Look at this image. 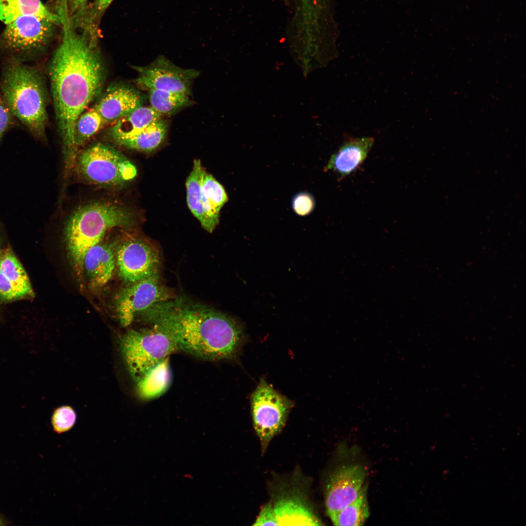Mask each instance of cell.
Segmentation results:
<instances>
[{
	"label": "cell",
	"mask_w": 526,
	"mask_h": 526,
	"mask_svg": "<svg viewBox=\"0 0 526 526\" xmlns=\"http://www.w3.org/2000/svg\"><path fill=\"white\" fill-rule=\"evenodd\" d=\"M62 34L49 72L55 110L62 140L66 168L75 162L76 120L100 93L104 68L97 49L98 36L75 27L65 9L59 11Z\"/></svg>",
	"instance_id": "cell-1"
},
{
	"label": "cell",
	"mask_w": 526,
	"mask_h": 526,
	"mask_svg": "<svg viewBox=\"0 0 526 526\" xmlns=\"http://www.w3.org/2000/svg\"><path fill=\"white\" fill-rule=\"evenodd\" d=\"M168 333L179 350L205 360L234 358L244 341L241 323L205 305L176 297L140 313Z\"/></svg>",
	"instance_id": "cell-2"
},
{
	"label": "cell",
	"mask_w": 526,
	"mask_h": 526,
	"mask_svg": "<svg viewBox=\"0 0 526 526\" xmlns=\"http://www.w3.org/2000/svg\"><path fill=\"white\" fill-rule=\"evenodd\" d=\"M134 222L131 211L116 204L98 202L83 206L73 212L65 229L69 256L80 276L87 251L98 244L105 232L114 227H130Z\"/></svg>",
	"instance_id": "cell-3"
},
{
	"label": "cell",
	"mask_w": 526,
	"mask_h": 526,
	"mask_svg": "<svg viewBox=\"0 0 526 526\" xmlns=\"http://www.w3.org/2000/svg\"><path fill=\"white\" fill-rule=\"evenodd\" d=\"M1 90L11 113L32 132L43 136L47 121L46 95L39 73L30 66L13 62L4 71Z\"/></svg>",
	"instance_id": "cell-4"
},
{
	"label": "cell",
	"mask_w": 526,
	"mask_h": 526,
	"mask_svg": "<svg viewBox=\"0 0 526 526\" xmlns=\"http://www.w3.org/2000/svg\"><path fill=\"white\" fill-rule=\"evenodd\" d=\"M131 330L120 338V346L129 373L136 382L153 367L179 351L171 337L157 325Z\"/></svg>",
	"instance_id": "cell-5"
},
{
	"label": "cell",
	"mask_w": 526,
	"mask_h": 526,
	"mask_svg": "<svg viewBox=\"0 0 526 526\" xmlns=\"http://www.w3.org/2000/svg\"><path fill=\"white\" fill-rule=\"evenodd\" d=\"M77 171L85 180L102 186H120L137 174L135 166L120 151L102 143L83 151L76 161Z\"/></svg>",
	"instance_id": "cell-6"
},
{
	"label": "cell",
	"mask_w": 526,
	"mask_h": 526,
	"mask_svg": "<svg viewBox=\"0 0 526 526\" xmlns=\"http://www.w3.org/2000/svg\"><path fill=\"white\" fill-rule=\"evenodd\" d=\"M253 426L264 452L282 429L294 403L261 378L250 396Z\"/></svg>",
	"instance_id": "cell-7"
},
{
	"label": "cell",
	"mask_w": 526,
	"mask_h": 526,
	"mask_svg": "<svg viewBox=\"0 0 526 526\" xmlns=\"http://www.w3.org/2000/svg\"><path fill=\"white\" fill-rule=\"evenodd\" d=\"M56 25L35 15L20 16L6 24L0 35V46L17 55H36L44 51L51 42Z\"/></svg>",
	"instance_id": "cell-8"
},
{
	"label": "cell",
	"mask_w": 526,
	"mask_h": 526,
	"mask_svg": "<svg viewBox=\"0 0 526 526\" xmlns=\"http://www.w3.org/2000/svg\"><path fill=\"white\" fill-rule=\"evenodd\" d=\"M175 298L163 283L159 273L131 283L115 298V308L121 324H131L136 315L153 304Z\"/></svg>",
	"instance_id": "cell-9"
},
{
	"label": "cell",
	"mask_w": 526,
	"mask_h": 526,
	"mask_svg": "<svg viewBox=\"0 0 526 526\" xmlns=\"http://www.w3.org/2000/svg\"><path fill=\"white\" fill-rule=\"evenodd\" d=\"M115 254L119 275L133 283L159 273V250L151 243L139 237H130L120 243Z\"/></svg>",
	"instance_id": "cell-10"
},
{
	"label": "cell",
	"mask_w": 526,
	"mask_h": 526,
	"mask_svg": "<svg viewBox=\"0 0 526 526\" xmlns=\"http://www.w3.org/2000/svg\"><path fill=\"white\" fill-rule=\"evenodd\" d=\"M138 75L136 83L141 88L189 94L191 83L198 71L180 68L163 56L144 67H136Z\"/></svg>",
	"instance_id": "cell-11"
},
{
	"label": "cell",
	"mask_w": 526,
	"mask_h": 526,
	"mask_svg": "<svg viewBox=\"0 0 526 526\" xmlns=\"http://www.w3.org/2000/svg\"><path fill=\"white\" fill-rule=\"evenodd\" d=\"M367 474L359 465L337 468L330 475L325 491V505L329 517L353 502L359 495Z\"/></svg>",
	"instance_id": "cell-12"
},
{
	"label": "cell",
	"mask_w": 526,
	"mask_h": 526,
	"mask_svg": "<svg viewBox=\"0 0 526 526\" xmlns=\"http://www.w3.org/2000/svg\"><path fill=\"white\" fill-rule=\"evenodd\" d=\"M34 296L26 272L12 251L6 249L0 256V299L11 301Z\"/></svg>",
	"instance_id": "cell-13"
},
{
	"label": "cell",
	"mask_w": 526,
	"mask_h": 526,
	"mask_svg": "<svg viewBox=\"0 0 526 526\" xmlns=\"http://www.w3.org/2000/svg\"><path fill=\"white\" fill-rule=\"evenodd\" d=\"M139 92L127 86L110 87L94 107L105 123L116 122L142 106Z\"/></svg>",
	"instance_id": "cell-14"
},
{
	"label": "cell",
	"mask_w": 526,
	"mask_h": 526,
	"mask_svg": "<svg viewBox=\"0 0 526 526\" xmlns=\"http://www.w3.org/2000/svg\"><path fill=\"white\" fill-rule=\"evenodd\" d=\"M374 142L372 137L351 138L345 142L329 159L325 169L343 178L354 172L363 163Z\"/></svg>",
	"instance_id": "cell-15"
},
{
	"label": "cell",
	"mask_w": 526,
	"mask_h": 526,
	"mask_svg": "<svg viewBox=\"0 0 526 526\" xmlns=\"http://www.w3.org/2000/svg\"><path fill=\"white\" fill-rule=\"evenodd\" d=\"M115 254L113 246L97 244L90 248L83 260V269L90 286L98 289L110 280L115 268Z\"/></svg>",
	"instance_id": "cell-16"
},
{
	"label": "cell",
	"mask_w": 526,
	"mask_h": 526,
	"mask_svg": "<svg viewBox=\"0 0 526 526\" xmlns=\"http://www.w3.org/2000/svg\"><path fill=\"white\" fill-rule=\"evenodd\" d=\"M278 526H319L321 522L300 497H280L273 504Z\"/></svg>",
	"instance_id": "cell-17"
},
{
	"label": "cell",
	"mask_w": 526,
	"mask_h": 526,
	"mask_svg": "<svg viewBox=\"0 0 526 526\" xmlns=\"http://www.w3.org/2000/svg\"><path fill=\"white\" fill-rule=\"evenodd\" d=\"M35 15L60 24V18L44 5L40 0H0V21L7 24L18 18Z\"/></svg>",
	"instance_id": "cell-18"
},
{
	"label": "cell",
	"mask_w": 526,
	"mask_h": 526,
	"mask_svg": "<svg viewBox=\"0 0 526 526\" xmlns=\"http://www.w3.org/2000/svg\"><path fill=\"white\" fill-rule=\"evenodd\" d=\"M161 116L151 107L142 105L116 121L111 129L110 135L114 141L129 136L159 121Z\"/></svg>",
	"instance_id": "cell-19"
},
{
	"label": "cell",
	"mask_w": 526,
	"mask_h": 526,
	"mask_svg": "<svg viewBox=\"0 0 526 526\" xmlns=\"http://www.w3.org/2000/svg\"><path fill=\"white\" fill-rule=\"evenodd\" d=\"M169 357L153 367L137 382V392L143 399L157 397L163 394L171 382Z\"/></svg>",
	"instance_id": "cell-20"
},
{
	"label": "cell",
	"mask_w": 526,
	"mask_h": 526,
	"mask_svg": "<svg viewBox=\"0 0 526 526\" xmlns=\"http://www.w3.org/2000/svg\"><path fill=\"white\" fill-rule=\"evenodd\" d=\"M201 197L204 211L213 231L219 223V212L228 197L223 187L206 171L201 184Z\"/></svg>",
	"instance_id": "cell-21"
},
{
	"label": "cell",
	"mask_w": 526,
	"mask_h": 526,
	"mask_svg": "<svg viewBox=\"0 0 526 526\" xmlns=\"http://www.w3.org/2000/svg\"><path fill=\"white\" fill-rule=\"evenodd\" d=\"M205 172L200 160H195L192 169L186 183L187 201L192 214L198 219L205 230L211 233L212 231L202 202L201 184Z\"/></svg>",
	"instance_id": "cell-22"
},
{
	"label": "cell",
	"mask_w": 526,
	"mask_h": 526,
	"mask_svg": "<svg viewBox=\"0 0 526 526\" xmlns=\"http://www.w3.org/2000/svg\"><path fill=\"white\" fill-rule=\"evenodd\" d=\"M167 129V122L161 119L139 132L115 141L128 148L150 152L155 150L163 142Z\"/></svg>",
	"instance_id": "cell-23"
},
{
	"label": "cell",
	"mask_w": 526,
	"mask_h": 526,
	"mask_svg": "<svg viewBox=\"0 0 526 526\" xmlns=\"http://www.w3.org/2000/svg\"><path fill=\"white\" fill-rule=\"evenodd\" d=\"M366 493L367 487L365 485L353 502L329 517L333 524L342 526L363 525L370 514Z\"/></svg>",
	"instance_id": "cell-24"
},
{
	"label": "cell",
	"mask_w": 526,
	"mask_h": 526,
	"mask_svg": "<svg viewBox=\"0 0 526 526\" xmlns=\"http://www.w3.org/2000/svg\"><path fill=\"white\" fill-rule=\"evenodd\" d=\"M149 97L151 107L161 115H172L190 102L188 94L157 90H150Z\"/></svg>",
	"instance_id": "cell-25"
},
{
	"label": "cell",
	"mask_w": 526,
	"mask_h": 526,
	"mask_svg": "<svg viewBox=\"0 0 526 526\" xmlns=\"http://www.w3.org/2000/svg\"><path fill=\"white\" fill-rule=\"evenodd\" d=\"M105 123L94 107L82 113L75 123V140L76 148L83 145L101 129Z\"/></svg>",
	"instance_id": "cell-26"
},
{
	"label": "cell",
	"mask_w": 526,
	"mask_h": 526,
	"mask_svg": "<svg viewBox=\"0 0 526 526\" xmlns=\"http://www.w3.org/2000/svg\"><path fill=\"white\" fill-rule=\"evenodd\" d=\"M113 0H95L88 8L83 7L74 15V20L79 26L97 29V23Z\"/></svg>",
	"instance_id": "cell-27"
},
{
	"label": "cell",
	"mask_w": 526,
	"mask_h": 526,
	"mask_svg": "<svg viewBox=\"0 0 526 526\" xmlns=\"http://www.w3.org/2000/svg\"><path fill=\"white\" fill-rule=\"evenodd\" d=\"M76 414L74 410L69 406H62L56 409L51 417L54 431L61 434L70 431L74 426Z\"/></svg>",
	"instance_id": "cell-28"
},
{
	"label": "cell",
	"mask_w": 526,
	"mask_h": 526,
	"mask_svg": "<svg viewBox=\"0 0 526 526\" xmlns=\"http://www.w3.org/2000/svg\"><path fill=\"white\" fill-rule=\"evenodd\" d=\"M315 201L313 196L306 192L295 195L292 201V209L295 213L301 216L310 214L314 210Z\"/></svg>",
	"instance_id": "cell-29"
},
{
	"label": "cell",
	"mask_w": 526,
	"mask_h": 526,
	"mask_svg": "<svg viewBox=\"0 0 526 526\" xmlns=\"http://www.w3.org/2000/svg\"><path fill=\"white\" fill-rule=\"evenodd\" d=\"M254 526H278L273 504L268 502L263 506Z\"/></svg>",
	"instance_id": "cell-30"
},
{
	"label": "cell",
	"mask_w": 526,
	"mask_h": 526,
	"mask_svg": "<svg viewBox=\"0 0 526 526\" xmlns=\"http://www.w3.org/2000/svg\"><path fill=\"white\" fill-rule=\"evenodd\" d=\"M11 111L1 94H0V137L9 125Z\"/></svg>",
	"instance_id": "cell-31"
},
{
	"label": "cell",
	"mask_w": 526,
	"mask_h": 526,
	"mask_svg": "<svg viewBox=\"0 0 526 526\" xmlns=\"http://www.w3.org/2000/svg\"><path fill=\"white\" fill-rule=\"evenodd\" d=\"M88 0H66L65 6L69 16H72L86 6Z\"/></svg>",
	"instance_id": "cell-32"
},
{
	"label": "cell",
	"mask_w": 526,
	"mask_h": 526,
	"mask_svg": "<svg viewBox=\"0 0 526 526\" xmlns=\"http://www.w3.org/2000/svg\"><path fill=\"white\" fill-rule=\"evenodd\" d=\"M7 525V521L4 518V517L0 514V526H5Z\"/></svg>",
	"instance_id": "cell-33"
}]
</instances>
